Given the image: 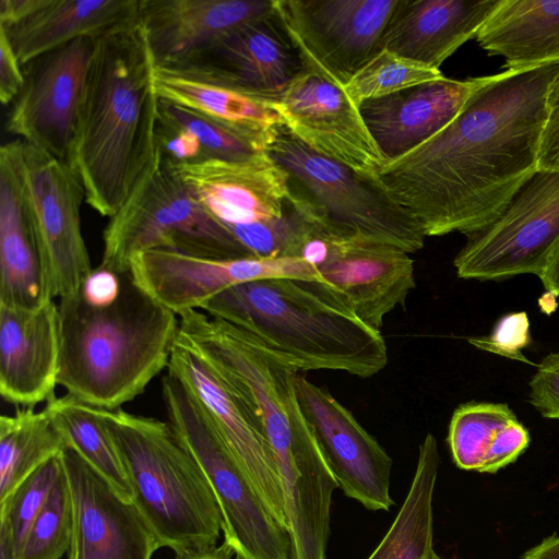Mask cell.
<instances>
[{
    "mask_svg": "<svg viewBox=\"0 0 559 559\" xmlns=\"http://www.w3.org/2000/svg\"><path fill=\"white\" fill-rule=\"evenodd\" d=\"M558 63L480 76L443 129L378 178L425 236H465L489 224L538 168L547 94Z\"/></svg>",
    "mask_w": 559,
    "mask_h": 559,
    "instance_id": "obj_1",
    "label": "cell"
},
{
    "mask_svg": "<svg viewBox=\"0 0 559 559\" xmlns=\"http://www.w3.org/2000/svg\"><path fill=\"white\" fill-rule=\"evenodd\" d=\"M154 71L140 20L96 38L72 167L103 216L119 211L157 154Z\"/></svg>",
    "mask_w": 559,
    "mask_h": 559,
    "instance_id": "obj_2",
    "label": "cell"
},
{
    "mask_svg": "<svg viewBox=\"0 0 559 559\" xmlns=\"http://www.w3.org/2000/svg\"><path fill=\"white\" fill-rule=\"evenodd\" d=\"M200 310L251 335L298 371H343L359 378L388 364L380 331L365 324L324 282L267 278L227 288Z\"/></svg>",
    "mask_w": 559,
    "mask_h": 559,
    "instance_id": "obj_3",
    "label": "cell"
},
{
    "mask_svg": "<svg viewBox=\"0 0 559 559\" xmlns=\"http://www.w3.org/2000/svg\"><path fill=\"white\" fill-rule=\"evenodd\" d=\"M120 276L121 292L110 306H91L81 292L58 304V384L107 411L134 400L168 367L179 326L178 316L142 289L130 271Z\"/></svg>",
    "mask_w": 559,
    "mask_h": 559,
    "instance_id": "obj_4",
    "label": "cell"
},
{
    "mask_svg": "<svg viewBox=\"0 0 559 559\" xmlns=\"http://www.w3.org/2000/svg\"><path fill=\"white\" fill-rule=\"evenodd\" d=\"M123 465L132 502L160 548L175 556L211 551L223 534L212 486L167 421L95 407Z\"/></svg>",
    "mask_w": 559,
    "mask_h": 559,
    "instance_id": "obj_5",
    "label": "cell"
},
{
    "mask_svg": "<svg viewBox=\"0 0 559 559\" xmlns=\"http://www.w3.org/2000/svg\"><path fill=\"white\" fill-rule=\"evenodd\" d=\"M265 153L286 174L292 199L323 238L386 243L408 253L424 247L419 223L378 176L318 154L283 124L267 134Z\"/></svg>",
    "mask_w": 559,
    "mask_h": 559,
    "instance_id": "obj_6",
    "label": "cell"
},
{
    "mask_svg": "<svg viewBox=\"0 0 559 559\" xmlns=\"http://www.w3.org/2000/svg\"><path fill=\"white\" fill-rule=\"evenodd\" d=\"M165 249L206 259L253 255L213 218L159 153L104 230L100 267L129 272L133 258Z\"/></svg>",
    "mask_w": 559,
    "mask_h": 559,
    "instance_id": "obj_7",
    "label": "cell"
},
{
    "mask_svg": "<svg viewBox=\"0 0 559 559\" xmlns=\"http://www.w3.org/2000/svg\"><path fill=\"white\" fill-rule=\"evenodd\" d=\"M167 423L205 473L223 516V545L238 559H292L287 528L270 512L206 415L174 376L162 380Z\"/></svg>",
    "mask_w": 559,
    "mask_h": 559,
    "instance_id": "obj_8",
    "label": "cell"
},
{
    "mask_svg": "<svg viewBox=\"0 0 559 559\" xmlns=\"http://www.w3.org/2000/svg\"><path fill=\"white\" fill-rule=\"evenodd\" d=\"M466 238L453 261L460 278L538 276L559 239V169L537 168L489 224Z\"/></svg>",
    "mask_w": 559,
    "mask_h": 559,
    "instance_id": "obj_9",
    "label": "cell"
},
{
    "mask_svg": "<svg viewBox=\"0 0 559 559\" xmlns=\"http://www.w3.org/2000/svg\"><path fill=\"white\" fill-rule=\"evenodd\" d=\"M20 164L48 295H78L93 270L81 228L82 181L72 166L22 140Z\"/></svg>",
    "mask_w": 559,
    "mask_h": 559,
    "instance_id": "obj_10",
    "label": "cell"
},
{
    "mask_svg": "<svg viewBox=\"0 0 559 559\" xmlns=\"http://www.w3.org/2000/svg\"><path fill=\"white\" fill-rule=\"evenodd\" d=\"M400 0H274L304 68L340 86L380 51Z\"/></svg>",
    "mask_w": 559,
    "mask_h": 559,
    "instance_id": "obj_11",
    "label": "cell"
},
{
    "mask_svg": "<svg viewBox=\"0 0 559 559\" xmlns=\"http://www.w3.org/2000/svg\"><path fill=\"white\" fill-rule=\"evenodd\" d=\"M95 45L81 37L24 64L7 120L10 133L70 166Z\"/></svg>",
    "mask_w": 559,
    "mask_h": 559,
    "instance_id": "obj_12",
    "label": "cell"
},
{
    "mask_svg": "<svg viewBox=\"0 0 559 559\" xmlns=\"http://www.w3.org/2000/svg\"><path fill=\"white\" fill-rule=\"evenodd\" d=\"M167 372L197 401L270 512L287 528L278 474L254 407L178 335Z\"/></svg>",
    "mask_w": 559,
    "mask_h": 559,
    "instance_id": "obj_13",
    "label": "cell"
},
{
    "mask_svg": "<svg viewBox=\"0 0 559 559\" xmlns=\"http://www.w3.org/2000/svg\"><path fill=\"white\" fill-rule=\"evenodd\" d=\"M134 282L177 316L201 309L213 296L236 285L267 278L324 282L313 264L299 257L206 259L165 249L135 255Z\"/></svg>",
    "mask_w": 559,
    "mask_h": 559,
    "instance_id": "obj_14",
    "label": "cell"
},
{
    "mask_svg": "<svg viewBox=\"0 0 559 559\" xmlns=\"http://www.w3.org/2000/svg\"><path fill=\"white\" fill-rule=\"evenodd\" d=\"M273 106L283 127L318 154L370 176L386 163L343 86L305 69Z\"/></svg>",
    "mask_w": 559,
    "mask_h": 559,
    "instance_id": "obj_15",
    "label": "cell"
},
{
    "mask_svg": "<svg viewBox=\"0 0 559 559\" xmlns=\"http://www.w3.org/2000/svg\"><path fill=\"white\" fill-rule=\"evenodd\" d=\"M301 409L321 452L348 498L372 511H389L392 459L328 390L299 372L295 380Z\"/></svg>",
    "mask_w": 559,
    "mask_h": 559,
    "instance_id": "obj_16",
    "label": "cell"
},
{
    "mask_svg": "<svg viewBox=\"0 0 559 559\" xmlns=\"http://www.w3.org/2000/svg\"><path fill=\"white\" fill-rule=\"evenodd\" d=\"M409 254L386 243L316 236L305 246L301 258L346 298L365 324L380 331L385 316L404 307L416 286Z\"/></svg>",
    "mask_w": 559,
    "mask_h": 559,
    "instance_id": "obj_17",
    "label": "cell"
},
{
    "mask_svg": "<svg viewBox=\"0 0 559 559\" xmlns=\"http://www.w3.org/2000/svg\"><path fill=\"white\" fill-rule=\"evenodd\" d=\"M61 457L73 506L68 559H152L160 546L134 503L72 448Z\"/></svg>",
    "mask_w": 559,
    "mask_h": 559,
    "instance_id": "obj_18",
    "label": "cell"
},
{
    "mask_svg": "<svg viewBox=\"0 0 559 559\" xmlns=\"http://www.w3.org/2000/svg\"><path fill=\"white\" fill-rule=\"evenodd\" d=\"M173 69L272 103L305 70L275 9L273 13L239 27L186 64Z\"/></svg>",
    "mask_w": 559,
    "mask_h": 559,
    "instance_id": "obj_19",
    "label": "cell"
},
{
    "mask_svg": "<svg viewBox=\"0 0 559 559\" xmlns=\"http://www.w3.org/2000/svg\"><path fill=\"white\" fill-rule=\"evenodd\" d=\"M274 9V0H141L140 21L155 67L173 69Z\"/></svg>",
    "mask_w": 559,
    "mask_h": 559,
    "instance_id": "obj_20",
    "label": "cell"
},
{
    "mask_svg": "<svg viewBox=\"0 0 559 559\" xmlns=\"http://www.w3.org/2000/svg\"><path fill=\"white\" fill-rule=\"evenodd\" d=\"M140 10L141 0H1L0 32L23 67L74 39L131 24Z\"/></svg>",
    "mask_w": 559,
    "mask_h": 559,
    "instance_id": "obj_21",
    "label": "cell"
},
{
    "mask_svg": "<svg viewBox=\"0 0 559 559\" xmlns=\"http://www.w3.org/2000/svg\"><path fill=\"white\" fill-rule=\"evenodd\" d=\"M175 167L205 211L227 229L281 217L289 203L287 176L266 153Z\"/></svg>",
    "mask_w": 559,
    "mask_h": 559,
    "instance_id": "obj_22",
    "label": "cell"
},
{
    "mask_svg": "<svg viewBox=\"0 0 559 559\" xmlns=\"http://www.w3.org/2000/svg\"><path fill=\"white\" fill-rule=\"evenodd\" d=\"M60 336L53 299L33 309L0 304V394L13 405L48 401L58 385Z\"/></svg>",
    "mask_w": 559,
    "mask_h": 559,
    "instance_id": "obj_23",
    "label": "cell"
},
{
    "mask_svg": "<svg viewBox=\"0 0 559 559\" xmlns=\"http://www.w3.org/2000/svg\"><path fill=\"white\" fill-rule=\"evenodd\" d=\"M480 78L440 80L360 104L365 123L388 160L443 129L462 109Z\"/></svg>",
    "mask_w": 559,
    "mask_h": 559,
    "instance_id": "obj_24",
    "label": "cell"
},
{
    "mask_svg": "<svg viewBox=\"0 0 559 559\" xmlns=\"http://www.w3.org/2000/svg\"><path fill=\"white\" fill-rule=\"evenodd\" d=\"M20 147L19 139L0 148V304L33 309L51 298L24 191Z\"/></svg>",
    "mask_w": 559,
    "mask_h": 559,
    "instance_id": "obj_25",
    "label": "cell"
},
{
    "mask_svg": "<svg viewBox=\"0 0 559 559\" xmlns=\"http://www.w3.org/2000/svg\"><path fill=\"white\" fill-rule=\"evenodd\" d=\"M503 0H400L380 41L388 50L433 69L475 37Z\"/></svg>",
    "mask_w": 559,
    "mask_h": 559,
    "instance_id": "obj_26",
    "label": "cell"
},
{
    "mask_svg": "<svg viewBox=\"0 0 559 559\" xmlns=\"http://www.w3.org/2000/svg\"><path fill=\"white\" fill-rule=\"evenodd\" d=\"M507 70L559 62V0H503L475 35Z\"/></svg>",
    "mask_w": 559,
    "mask_h": 559,
    "instance_id": "obj_27",
    "label": "cell"
},
{
    "mask_svg": "<svg viewBox=\"0 0 559 559\" xmlns=\"http://www.w3.org/2000/svg\"><path fill=\"white\" fill-rule=\"evenodd\" d=\"M530 442L527 428L504 403L461 404L449 424L451 455L464 471L495 474L515 462Z\"/></svg>",
    "mask_w": 559,
    "mask_h": 559,
    "instance_id": "obj_28",
    "label": "cell"
},
{
    "mask_svg": "<svg viewBox=\"0 0 559 559\" xmlns=\"http://www.w3.org/2000/svg\"><path fill=\"white\" fill-rule=\"evenodd\" d=\"M266 138L159 97L157 148L174 165L252 158L265 154Z\"/></svg>",
    "mask_w": 559,
    "mask_h": 559,
    "instance_id": "obj_29",
    "label": "cell"
},
{
    "mask_svg": "<svg viewBox=\"0 0 559 559\" xmlns=\"http://www.w3.org/2000/svg\"><path fill=\"white\" fill-rule=\"evenodd\" d=\"M154 82L158 96L231 127L267 135L282 124L272 102L188 72L157 68Z\"/></svg>",
    "mask_w": 559,
    "mask_h": 559,
    "instance_id": "obj_30",
    "label": "cell"
},
{
    "mask_svg": "<svg viewBox=\"0 0 559 559\" xmlns=\"http://www.w3.org/2000/svg\"><path fill=\"white\" fill-rule=\"evenodd\" d=\"M440 464L438 443L427 433L408 493L391 527L368 559H430L433 551V492Z\"/></svg>",
    "mask_w": 559,
    "mask_h": 559,
    "instance_id": "obj_31",
    "label": "cell"
},
{
    "mask_svg": "<svg viewBox=\"0 0 559 559\" xmlns=\"http://www.w3.org/2000/svg\"><path fill=\"white\" fill-rule=\"evenodd\" d=\"M68 443L45 409L26 407L0 417V502Z\"/></svg>",
    "mask_w": 559,
    "mask_h": 559,
    "instance_id": "obj_32",
    "label": "cell"
},
{
    "mask_svg": "<svg viewBox=\"0 0 559 559\" xmlns=\"http://www.w3.org/2000/svg\"><path fill=\"white\" fill-rule=\"evenodd\" d=\"M72 448L124 499L132 492L119 454L96 416L95 407L73 396H52L44 408Z\"/></svg>",
    "mask_w": 559,
    "mask_h": 559,
    "instance_id": "obj_33",
    "label": "cell"
},
{
    "mask_svg": "<svg viewBox=\"0 0 559 559\" xmlns=\"http://www.w3.org/2000/svg\"><path fill=\"white\" fill-rule=\"evenodd\" d=\"M62 469L60 453L38 467L0 502V559H19L28 531Z\"/></svg>",
    "mask_w": 559,
    "mask_h": 559,
    "instance_id": "obj_34",
    "label": "cell"
},
{
    "mask_svg": "<svg viewBox=\"0 0 559 559\" xmlns=\"http://www.w3.org/2000/svg\"><path fill=\"white\" fill-rule=\"evenodd\" d=\"M439 69L388 50L374 55L344 86L359 107L361 103L442 79Z\"/></svg>",
    "mask_w": 559,
    "mask_h": 559,
    "instance_id": "obj_35",
    "label": "cell"
},
{
    "mask_svg": "<svg viewBox=\"0 0 559 559\" xmlns=\"http://www.w3.org/2000/svg\"><path fill=\"white\" fill-rule=\"evenodd\" d=\"M228 230L253 255L262 258H301L305 246L316 236H321L290 194L288 206L281 217L234 226Z\"/></svg>",
    "mask_w": 559,
    "mask_h": 559,
    "instance_id": "obj_36",
    "label": "cell"
},
{
    "mask_svg": "<svg viewBox=\"0 0 559 559\" xmlns=\"http://www.w3.org/2000/svg\"><path fill=\"white\" fill-rule=\"evenodd\" d=\"M72 527V496L63 466L28 531L19 559H60L69 551Z\"/></svg>",
    "mask_w": 559,
    "mask_h": 559,
    "instance_id": "obj_37",
    "label": "cell"
},
{
    "mask_svg": "<svg viewBox=\"0 0 559 559\" xmlns=\"http://www.w3.org/2000/svg\"><path fill=\"white\" fill-rule=\"evenodd\" d=\"M473 346L510 359L532 364L522 353L531 342L530 321L524 311L502 316L487 336L467 340Z\"/></svg>",
    "mask_w": 559,
    "mask_h": 559,
    "instance_id": "obj_38",
    "label": "cell"
},
{
    "mask_svg": "<svg viewBox=\"0 0 559 559\" xmlns=\"http://www.w3.org/2000/svg\"><path fill=\"white\" fill-rule=\"evenodd\" d=\"M536 367L528 401L542 417L559 419V353L546 355Z\"/></svg>",
    "mask_w": 559,
    "mask_h": 559,
    "instance_id": "obj_39",
    "label": "cell"
},
{
    "mask_svg": "<svg viewBox=\"0 0 559 559\" xmlns=\"http://www.w3.org/2000/svg\"><path fill=\"white\" fill-rule=\"evenodd\" d=\"M538 168L559 169V71L547 94V119L543 130Z\"/></svg>",
    "mask_w": 559,
    "mask_h": 559,
    "instance_id": "obj_40",
    "label": "cell"
},
{
    "mask_svg": "<svg viewBox=\"0 0 559 559\" xmlns=\"http://www.w3.org/2000/svg\"><path fill=\"white\" fill-rule=\"evenodd\" d=\"M120 292V274L97 266L85 278L81 288V296L91 306L106 307L117 300Z\"/></svg>",
    "mask_w": 559,
    "mask_h": 559,
    "instance_id": "obj_41",
    "label": "cell"
},
{
    "mask_svg": "<svg viewBox=\"0 0 559 559\" xmlns=\"http://www.w3.org/2000/svg\"><path fill=\"white\" fill-rule=\"evenodd\" d=\"M24 84L23 68L5 35L0 32V100L12 104Z\"/></svg>",
    "mask_w": 559,
    "mask_h": 559,
    "instance_id": "obj_42",
    "label": "cell"
},
{
    "mask_svg": "<svg viewBox=\"0 0 559 559\" xmlns=\"http://www.w3.org/2000/svg\"><path fill=\"white\" fill-rule=\"evenodd\" d=\"M538 277L547 293L559 297V239L551 249Z\"/></svg>",
    "mask_w": 559,
    "mask_h": 559,
    "instance_id": "obj_43",
    "label": "cell"
},
{
    "mask_svg": "<svg viewBox=\"0 0 559 559\" xmlns=\"http://www.w3.org/2000/svg\"><path fill=\"white\" fill-rule=\"evenodd\" d=\"M523 559H559V534L544 538L539 544L528 549Z\"/></svg>",
    "mask_w": 559,
    "mask_h": 559,
    "instance_id": "obj_44",
    "label": "cell"
},
{
    "mask_svg": "<svg viewBox=\"0 0 559 559\" xmlns=\"http://www.w3.org/2000/svg\"><path fill=\"white\" fill-rule=\"evenodd\" d=\"M233 554L222 544L211 551L189 556H175L174 559H230Z\"/></svg>",
    "mask_w": 559,
    "mask_h": 559,
    "instance_id": "obj_45",
    "label": "cell"
},
{
    "mask_svg": "<svg viewBox=\"0 0 559 559\" xmlns=\"http://www.w3.org/2000/svg\"><path fill=\"white\" fill-rule=\"evenodd\" d=\"M430 559H442V558H440V557L435 552Z\"/></svg>",
    "mask_w": 559,
    "mask_h": 559,
    "instance_id": "obj_46",
    "label": "cell"
}]
</instances>
